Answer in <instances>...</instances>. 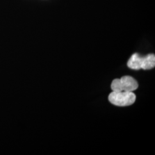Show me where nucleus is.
I'll return each instance as SVG.
<instances>
[{
  "mask_svg": "<svg viewBox=\"0 0 155 155\" xmlns=\"http://www.w3.org/2000/svg\"><path fill=\"white\" fill-rule=\"evenodd\" d=\"M155 66V56L154 54H149L142 57L141 68L143 70H150Z\"/></svg>",
  "mask_w": 155,
  "mask_h": 155,
  "instance_id": "obj_3",
  "label": "nucleus"
},
{
  "mask_svg": "<svg viewBox=\"0 0 155 155\" xmlns=\"http://www.w3.org/2000/svg\"><path fill=\"white\" fill-rule=\"evenodd\" d=\"M141 61H142V57H141L137 53L134 54L127 61V66L132 70H140L141 69Z\"/></svg>",
  "mask_w": 155,
  "mask_h": 155,
  "instance_id": "obj_4",
  "label": "nucleus"
},
{
  "mask_svg": "<svg viewBox=\"0 0 155 155\" xmlns=\"http://www.w3.org/2000/svg\"><path fill=\"white\" fill-rule=\"evenodd\" d=\"M136 95L132 91H113L109 95L111 104L118 106H127L133 104Z\"/></svg>",
  "mask_w": 155,
  "mask_h": 155,
  "instance_id": "obj_1",
  "label": "nucleus"
},
{
  "mask_svg": "<svg viewBox=\"0 0 155 155\" xmlns=\"http://www.w3.org/2000/svg\"><path fill=\"white\" fill-rule=\"evenodd\" d=\"M139 87L137 82L132 77L124 76L121 79H115L111 84L113 91H132Z\"/></svg>",
  "mask_w": 155,
  "mask_h": 155,
  "instance_id": "obj_2",
  "label": "nucleus"
}]
</instances>
